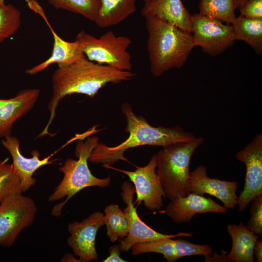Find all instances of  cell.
I'll use <instances>...</instances> for the list:
<instances>
[{"instance_id": "7", "label": "cell", "mask_w": 262, "mask_h": 262, "mask_svg": "<svg viewBox=\"0 0 262 262\" xmlns=\"http://www.w3.org/2000/svg\"><path fill=\"white\" fill-rule=\"evenodd\" d=\"M22 193L12 194L0 203V246L13 245L19 233L34 221L36 203Z\"/></svg>"}, {"instance_id": "24", "label": "cell", "mask_w": 262, "mask_h": 262, "mask_svg": "<svg viewBox=\"0 0 262 262\" xmlns=\"http://www.w3.org/2000/svg\"><path fill=\"white\" fill-rule=\"evenodd\" d=\"M56 9L80 15L94 22L100 7V0H47Z\"/></svg>"}, {"instance_id": "6", "label": "cell", "mask_w": 262, "mask_h": 262, "mask_svg": "<svg viewBox=\"0 0 262 262\" xmlns=\"http://www.w3.org/2000/svg\"><path fill=\"white\" fill-rule=\"evenodd\" d=\"M75 40L89 60L119 70H131V56L128 50L131 41L128 37L118 36L108 31L98 38L82 30L77 33Z\"/></svg>"}, {"instance_id": "2", "label": "cell", "mask_w": 262, "mask_h": 262, "mask_svg": "<svg viewBox=\"0 0 262 262\" xmlns=\"http://www.w3.org/2000/svg\"><path fill=\"white\" fill-rule=\"evenodd\" d=\"M121 111L126 117L125 131L129 133L128 137L114 147L98 142L89 156L88 161L90 162L102 164L104 166L113 164L119 160L128 162L124 153L128 149L145 145L164 147L178 142L190 141L196 137L178 126H151L144 117L133 112L129 103L123 104Z\"/></svg>"}, {"instance_id": "21", "label": "cell", "mask_w": 262, "mask_h": 262, "mask_svg": "<svg viewBox=\"0 0 262 262\" xmlns=\"http://www.w3.org/2000/svg\"><path fill=\"white\" fill-rule=\"evenodd\" d=\"M231 25L235 40L246 42L256 54H262V18H249L239 16Z\"/></svg>"}, {"instance_id": "33", "label": "cell", "mask_w": 262, "mask_h": 262, "mask_svg": "<svg viewBox=\"0 0 262 262\" xmlns=\"http://www.w3.org/2000/svg\"><path fill=\"white\" fill-rule=\"evenodd\" d=\"M205 257V262H229V260L227 257V255L225 254L223 255H218L216 254L214 256L211 257L209 255L204 256Z\"/></svg>"}, {"instance_id": "11", "label": "cell", "mask_w": 262, "mask_h": 262, "mask_svg": "<svg viewBox=\"0 0 262 262\" xmlns=\"http://www.w3.org/2000/svg\"><path fill=\"white\" fill-rule=\"evenodd\" d=\"M157 166V155L155 154L146 165L137 167L134 171L114 168L128 176L132 183L136 194L135 203L143 201L145 207L151 211L160 210L164 205L163 197H165V193L156 173Z\"/></svg>"}, {"instance_id": "32", "label": "cell", "mask_w": 262, "mask_h": 262, "mask_svg": "<svg viewBox=\"0 0 262 262\" xmlns=\"http://www.w3.org/2000/svg\"><path fill=\"white\" fill-rule=\"evenodd\" d=\"M254 256L256 258L257 262H262V241L258 240L254 248Z\"/></svg>"}, {"instance_id": "36", "label": "cell", "mask_w": 262, "mask_h": 262, "mask_svg": "<svg viewBox=\"0 0 262 262\" xmlns=\"http://www.w3.org/2000/svg\"><path fill=\"white\" fill-rule=\"evenodd\" d=\"M142 0L144 1L145 2V3H147V2H150V1H152L153 0Z\"/></svg>"}, {"instance_id": "20", "label": "cell", "mask_w": 262, "mask_h": 262, "mask_svg": "<svg viewBox=\"0 0 262 262\" xmlns=\"http://www.w3.org/2000/svg\"><path fill=\"white\" fill-rule=\"evenodd\" d=\"M136 1L100 0V7L94 22L100 28H107L118 24L136 11Z\"/></svg>"}, {"instance_id": "1", "label": "cell", "mask_w": 262, "mask_h": 262, "mask_svg": "<svg viewBox=\"0 0 262 262\" xmlns=\"http://www.w3.org/2000/svg\"><path fill=\"white\" fill-rule=\"evenodd\" d=\"M135 74L122 71L89 60L84 55L71 64L58 66L52 76V95L48 104L49 117L37 138L49 134V130L56 116L60 101L68 95L81 94L93 98L109 83L131 80Z\"/></svg>"}, {"instance_id": "17", "label": "cell", "mask_w": 262, "mask_h": 262, "mask_svg": "<svg viewBox=\"0 0 262 262\" xmlns=\"http://www.w3.org/2000/svg\"><path fill=\"white\" fill-rule=\"evenodd\" d=\"M46 22L52 34L53 38V49L50 57L34 66L25 71V73L30 75L45 70L50 65L57 64L58 66L68 65L74 62L84 55L80 44L76 40L73 42L66 41L61 38L50 26L44 13L40 8H35Z\"/></svg>"}, {"instance_id": "34", "label": "cell", "mask_w": 262, "mask_h": 262, "mask_svg": "<svg viewBox=\"0 0 262 262\" xmlns=\"http://www.w3.org/2000/svg\"><path fill=\"white\" fill-rule=\"evenodd\" d=\"M246 0H234L236 9L240 8Z\"/></svg>"}, {"instance_id": "12", "label": "cell", "mask_w": 262, "mask_h": 262, "mask_svg": "<svg viewBox=\"0 0 262 262\" xmlns=\"http://www.w3.org/2000/svg\"><path fill=\"white\" fill-rule=\"evenodd\" d=\"M104 225V214L97 212L80 222L74 221L68 225L70 236L67 240V245L80 262L97 260L96 238L98 229Z\"/></svg>"}, {"instance_id": "9", "label": "cell", "mask_w": 262, "mask_h": 262, "mask_svg": "<svg viewBox=\"0 0 262 262\" xmlns=\"http://www.w3.org/2000/svg\"><path fill=\"white\" fill-rule=\"evenodd\" d=\"M236 158L246 166L244 189L237 200L238 210L243 212L253 199L262 195V133L256 135L243 149L239 151Z\"/></svg>"}, {"instance_id": "15", "label": "cell", "mask_w": 262, "mask_h": 262, "mask_svg": "<svg viewBox=\"0 0 262 262\" xmlns=\"http://www.w3.org/2000/svg\"><path fill=\"white\" fill-rule=\"evenodd\" d=\"M167 215L176 223L189 222L197 213H225L227 209L213 199L192 192L176 198L166 207Z\"/></svg>"}, {"instance_id": "13", "label": "cell", "mask_w": 262, "mask_h": 262, "mask_svg": "<svg viewBox=\"0 0 262 262\" xmlns=\"http://www.w3.org/2000/svg\"><path fill=\"white\" fill-rule=\"evenodd\" d=\"M190 192L202 196L207 194L214 196L219 199L227 209L233 210L237 204L238 196L236 192L238 183L209 177L205 166L199 165L190 172Z\"/></svg>"}, {"instance_id": "29", "label": "cell", "mask_w": 262, "mask_h": 262, "mask_svg": "<svg viewBox=\"0 0 262 262\" xmlns=\"http://www.w3.org/2000/svg\"><path fill=\"white\" fill-rule=\"evenodd\" d=\"M251 202L250 218L246 227L260 236L262 235V195L255 197Z\"/></svg>"}, {"instance_id": "31", "label": "cell", "mask_w": 262, "mask_h": 262, "mask_svg": "<svg viewBox=\"0 0 262 262\" xmlns=\"http://www.w3.org/2000/svg\"><path fill=\"white\" fill-rule=\"evenodd\" d=\"M120 247L118 245L111 246L109 248V256L107 257L103 262H127L122 259L120 255Z\"/></svg>"}, {"instance_id": "10", "label": "cell", "mask_w": 262, "mask_h": 262, "mask_svg": "<svg viewBox=\"0 0 262 262\" xmlns=\"http://www.w3.org/2000/svg\"><path fill=\"white\" fill-rule=\"evenodd\" d=\"M121 196L126 204L124 212L127 213L129 220V227L127 236L120 242V250L128 251L138 243H146L162 239L173 238L178 236L192 237V232H179L176 234H165L156 231L141 220L133 202L135 188L132 183L126 181L121 186Z\"/></svg>"}, {"instance_id": "14", "label": "cell", "mask_w": 262, "mask_h": 262, "mask_svg": "<svg viewBox=\"0 0 262 262\" xmlns=\"http://www.w3.org/2000/svg\"><path fill=\"white\" fill-rule=\"evenodd\" d=\"M1 143L11 154L14 170L19 180L23 192L28 191L36 183V180L33 175L37 169L53 164V161L49 160L52 155L40 159V153L37 150L32 151L31 158L24 157L20 151V142L15 136L9 135L4 137Z\"/></svg>"}, {"instance_id": "3", "label": "cell", "mask_w": 262, "mask_h": 262, "mask_svg": "<svg viewBox=\"0 0 262 262\" xmlns=\"http://www.w3.org/2000/svg\"><path fill=\"white\" fill-rule=\"evenodd\" d=\"M144 17L152 74L158 77L171 69L182 67L195 47L191 33L152 16Z\"/></svg>"}, {"instance_id": "19", "label": "cell", "mask_w": 262, "mask_h": 262, "mask_svg": "<svg viewBox=\"0 0 262 262\" xmlns=\"http://www.w3.org/2000/svg\"><path fill=\"white\" fill-rule=\"evenodd\" d=\"M227 230L232 239V247L227 255L229 262H253L254 248L259 235L250 231L246 226L229 224Z\"/></svg>"}, {"instance_id": "8", "label": "cell", "mask_w": 262, "mask_h": 262, "mask_svg": "<svg viewBox=\"0 0 262 262\" xmlns=\"http://www.w3.org/2000/svg\"><path fill=\"white\" fill-rule=\"evenodd\" d=\"M191 20L195 47H201L210 56L215 57L234 45L235 39L231 25L200 13L191 15Z\"/></svg>"}, {"instance_id": "25", "label": "cell", "mask_w": 262, "mask_h": 262, "mask_svg": "<svg viewBox=\"0 0 262 262\" xmlns=\"http://www.w3.org/2000/svg\"><path fill=\"white\" fill-rule=\"evenodd\" d=\"M131 254L137 255L146 253H157L163 254L169 262H175L178 259L171 238L162 239L152 242L138 243L131 247Z\"/></svg>"}, {"instance_id": "35", "label": "cell", "mask_w": 262, "mask_h": 262, "mask_svg": "<svg viewBox=\"0 0 262 262\" xmlns=\"http://www.w3.org/2000/svg\"><path fill=\"white\" fill-rule=\"evenodd\" d=\"M5 0H0V6H4L5 5L4 3Z\"/></svg>"}, {"instance_id": "4", "label": "cell", "mask_w": 262, "mask_h": 262, "mask_svg": "<svg viewBox=\"0 0 262 262\" xmlns=\"http://www.w3.org/2000/svg\"><path fill=\"white\" fill-rule=\"evenodd\" d=\"M97 136L88 137L84 141H79L76 147L75 155L78 158H68L64 165L59 167L64 177L48 198L49 202H54L66 197L64 202L58 204L52 210L54 216H59L66 203L75 195L85 188L98 186L104 188L110 185V177L97 178L91 173L88 161L89 156L99 142Z\"/></svg>"}, {"instance_id": "26", "label": "cell", "mask_w": 262, "mask_h": 262, "mask_svg": "<svg viewBox=\"0 0 262 262\" xmlns=\"http://www.w3.org/2000/svg\"><path fill=\"white\" fill-rule=\"evenodd\" d=\"M21 24L20 11L15 6H0V44L13 35Z\"/></svg>"}, {"instance_id": "23", "label": "cell", "mask_w": 262, "mask_h": 262, "mask_svg": "<svg viewBox=\"0 0 262 262\" xmlns=\"http://www.w3.org/2000/svg\"><path fill=\"white\" fill-rule=\"evenodd\" d=\"M200 14L231 25L236 16L234 0H200Z\"/></svg>"}, {"instance_id": "27", "label": "cell", "mask_w": 262, "mask_h": 262, "mask_svg": "<svg viewBox=\"0 0 262 262\" xmlns=\"http://www.w3.org/2000/svg\"><path fill=\"white\" fill-rule=\"evenodd\" d=\"M22 192L12 164L7 163V159L0 161V203L12 194Z\"/></svg>"}, {"instance_id": "5", "label": "cell", "mask_w": 262, "mask_h": 262, "mask_svg": "<svg viewBox=\"0 0 262 262\" xmlns=\"http://www.w3.org/2000/svg\"><path fill=\"white\" fill-rule=\"evenodd\" d=\"M204 142L202 137L163 147L157 155L156 173L170 200L190 193V164L192 156Z\"/></svg>"}, {"instance_id": "18", "label": "cell", "mask_w": 262, "mask_h": 262, "mask_svg": "<svg viewBox=\"0 0 262 262\" xmlns=\"http://www.w3.org/2000/svg\"><path fill=\"white\" fill-rule=\"evenodd\" d=\"M141 14L144 17L152 16L192 33L191 15L181 0H153L145 3Z\"/></svg>"}, {"instance_id": "30", "label": "cell", "mask_w": 262, "mask_h": 262, "mask_svg": "<svg viewBox=\"0 0 262 262\" xmlns=\"http://www.w3.org/2000/svg\"><path fill=\"white\" fill-rule=\"evenodd\" d=\"M238 9L241 16L253 19L262 18V0H247Z\"/></svg>"}, {"instance_id": "16", "label": "cell", "mask_w": 262, "mask_h": 262, "mask_svg": "<svg viewBox=\"0 0 262 262\" xmlns=\"http://www.w3.org/2000/svg\"><path fill=\"white\" fill-rule=\"evenodd\" d=\"M40 90H22L9 99H0V138L11 135L13 124L34 106Z\"/></svg>"}, {"instance_id": "22", "label": "cell", "mask_w": 262, "mask_h": 262, "mask_svg": "<svg viewBox=\"0 0 262 262\" xmlns=\"http://www.w3.org/2000/svg\"><path fill=\"white\" fill-rule=\"evenodd\" d=\"M104 221L107 236L112 242L127 236L129 227L128 216L117 205L111 204L105 207Z\"/></svg>"}, {"instance_id": "28", "label": "cell", "mask_w": 262, "mask_h": 262, "mask_svg": "<svg viewBox=\"0 0 262 262\" xmlns=\"http://www.w3.org/2000/svg\"><path fill=\"white\" fill-rule=\"evenodd\" d=\"M173 244L178 259L186 256H206L212 254V249L209 245L195 244L181 239L173 240Z\"/></svg>"}]
</instances>
